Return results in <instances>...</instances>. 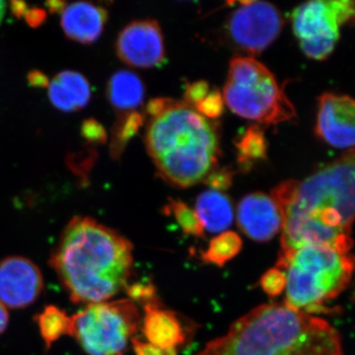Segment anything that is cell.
<instances>
[{
	"label": "cell",
	"instance_id": "obj_33",
	"mask_svg": "<svg viewBox=\"0 0 355 355\" xmlns=\"http://www.w3.org/2000/svg\"><path fill=\"white\" fill-rule=\"evenodd\" d=\"M6 3L4 1H0V23L3 19L4 13H6Z\"/></svg>",
	"mask_w": 355,
	"mask_h": 355
},
{
	"label": "cell",
	"instance_id": "obj_26",
	"mask_svg": "<svg viewBox=\"0 0 355 355\" xmlns=\"http://www.w3.org/2000/svg\"><path fill=\"white\" fill-rule=\"evenodd\" d=\"M233 175L234 173L229 168H221V169L216 168L209 176L205 178L203 183L210 187L211 188L210 190L217 191L228 190L232 186Z\"/></svg>",
	"mask_w": 355,
	"mask_h": 355
},
{
	"label": "cell",
	"instance_id": "obj_7",
	"mask_svg": "<svg viewBox=\"0 0 355 355\" xmlns=\"http://www.w3.org/2000/svg\"><path fill=\"white\" fill-rule=\"evenodd\" d=\"M139 323V311L130 299L106 301L69 316L67 336L89 355H121Z\"/></svg>",
	"mask_w": 355,
	"mask_h": 355
},
{
	"label": "cell",
	"instance_id": "obj_31",
	"mask_svg": "<svg viewBox=\"0 0 355 355\" xmlns=\"http://www.w3.org/2000/svg\"><path fill=\"white\" fill-rule=\"evenodd\" d=\"M9 315L7 312L6 307L0 302V335L6 330L8 326Z\"/></svg>",
	"mask_w": 355,
	"mask_h": 355
},
{
	"label": "cell",
	"instance_id": "obj_5",
	"mask_svg": "<svg viewBox=\"0 0 355 355\" xmlns=\"http://www.w3.org/2000/svg\"><path fill=\"white\" fill-rule=\"evenodd\" d=\"M354 266L350 254L324 246H306L279 254L275 268L286 277L284 304L308 314L323 312L324 305L349 286Z\"/></svg>",
	"mask_w": 355,
	"mask_h": 355
},
{
	"label": "cell",
	"instance_id": "obj_3",
	"mask_svg": "<svg viewBox=\"0 0 355 355\" xmlns=\"http://www.w3.org/2000/svg\"><path fill=\"white\" fill-rule=\"evenodd\" d=\"M338 331L322 318L270 303L250 311L196 355H342Z\"/></svg>",
	"mask_w": 355,
	"mask_h": 355
},
{
	"label": "cell",
	"instance_id": "obj_27",
	"mask_svg": "<svg viewBox=\"0 0 355 355\" xmlns=\"http://www.w3.org/2000/svg\"><path fill=\"white\" fill-rule=\"evenodd\" d=\"M128 296L130 300L139 301L140 303H144V305L150 304V303L159 302L157 297H156L155 287L153 284H135L132 286L127 287Z\"/></svg>",
	"mask_w": 355,
	"mask_h": 355
},
{
	"label": "cell",
	"instance_id": "obj_23",
	"mask_svg": "<svg viewBox=\"0 0 355 355\" xmlns=\"http://www.w3.org/2000/svg\"><path fill=\"white\" fill-rule=\"evenodd\" d=\"M163 212L167 216H174L184 234L198 238H202L205 235V227L195 210L191 209L182 200L170 198L169 203L166 205Z\"/></svg>",
	"mask_w": 355,
	"mask_h": 355
},
{
	"label": "cell",
	"instance_id": "obj_25",
	"mask_svg": "<svg viewBox=\"0 0 355 355\" xmlns=\"http://www.w3.org/2000/svg\"><path fill=\"white\" fill-rule=\"evenodd\" d=\"M224 100L218 90L211 91L209 95L196 106V110L209 120H216L223 113Z\"/></svg>",
	"mask_w": 355,
	"mask_h": 355
},
{
	"label": "cell",
	"instance_id": "obj_10",
	"mask_svg": "<svg viewBox=\"0 0 355 355\" xmlns=\"http://www.w3.org/2000/svg\"><path fill=\"white\" fill-rule=\"evenodd\" d=\"M43 289L41 270L29 259L11 256L0 261V302L6 307H28L40 297Z\"/></svg>",
	"mask_w": 355,
	"mask_h": 355
},
{
	"label": "cell",
	"instance_id": "obj_28",
	"mask_svg": "<svg viewBox=\"0 0 355 355\" xmlns=\"http://www.w3.org/2000/svg\"><path fill=\"white\" fill-rule=\"evenodd\" d=\"M209 85L205 81L200 80L188 85L184 92V100L187 104L196 108L198 104L209 95Z\"/></svg>",
	"mask_w": 355,
	"mask_h": 355
},
{
	"label": "cell",
	"instance_id": "obj_17",
	"mask_svg": "<svg viewBox=\"0 0 355 355\" xmlns=\"http://www.w3.org/2000/svg\"><path fill=\"white\" fill-rule=\"evenodd\" d=\"M196 214L209 232L219 233L232 225L233 207L230 198L220 191H203L197 198Z\"/></svg>",
	"mask_w": 355,
	"mask_h": 355
},
{
	"label": "cell",
	"instance_id": "obj_15",
	"mask_svg": "<svg viewBox=\"0 0 355 355\" xmlns=\"http://www.w3.org/2000/svg\"><path fill=\"white\" fill-rule=\"evenodd\" d=\"M108 12L89 2H73L62 9V27L69 39L94 43L101 36Z\"/></svg>",
	"mask_w": 355,
	"mask_h": 355
},
{
	"label": "cell",
	"instance_id": "obj_13",
	"mask_svg": "<svg viewBox=\"0 0 355 355\" xmlns=\"http://www.w3.org/2000/svg\"><path fill=\"white\" fill-rule=\"evenodd\" d=\"M237 222L248 237L268 242L282 231V212L272 197L257 191L243 198L238 205Z\"/></svg>",
	"mask_w": 355,
	"mask_h": 355
},
{
	"label": "cell",
	"instance_id": "obj_32",
	"mask_svg": "<svg viewBox=\"0 0 355 355\" xmlns=\"http://www.w3.org/2000/svg\"><path fill=\"white\" fill-rule=\"evenodd\" d=\"M29 79L33 85L46 86L48 84V79L41 72H32L30 74Z\"/></svg>",
	"mask_w": 355,
	"mask_h": 355
},
{
	"label": "cell",
	"instance_id": "obj_4",
	"mask_svg": "<svg viewBox=\"0 0 355 355\" xmlns=\"http://www.w3.org/2000/svg\"><path fill=\"white\" fill-rule=\"evenodd\" d=\"M146 112V148L159 176L179 188L205 181L218 161L216 125L187 103L169 98L151 100Z\"/></svg>",
	"mask_w": 355,
	"mask_h": 355
},
{
	"label": "cell",
	"instance_id": "obj_12",
	"mask_svg": "<svg viewBox=\"0 0 355 355\" xmlns=\"http://www.w3.org/2000/svg\"><path fill=\"white\" fill-rule=\"evenodd\" d=\"M316 133L336 148H355V99L334 93L322 95L318 105Z\"/></svg>",
	"mask_w": 355,
	"mask_h": 355
},
{
	"label": "cell",
	"instance_id": "obj_30",
	"mask_svg": "<svg viewBox=\"0 0 355 355\" xmlns=\"http://www.w3.org/2000/svg\"><path fill=\"white\" fill-rule=\"evenodd\" d=\"M132 343L135 355H166L164 350L154 347L151 343L141 342L137 338H132Z\"/></svg>",
	"mask_w": 355,
	"mask_h": 355
},
{
	"label": "cell",
	"instance_id": "obj_8",
	"mask_svg": "<svg viewBox=\"0 0 355 355\" xmlns=\"http://www.w3.org/2000/svg\"><path fill=\"white\" fill-rule=\"evenodd\" d=\"M355 24L354 0H317L299 6L292 12V27L308 58L324 60L330 57L345 25Z\"/></svg>",
	"mask_w": 355,
	"mask_h": 355
},
{
	"label": "cell",
	"instance_id": "obj_1",
	"mask_svg": "<svg viewBox=\"0 0 355 355\" xmlns=\"http://www.w3.org/2000/svg\"><path fill=\"white\" fill-rule=\"evenodd\" d=\"M272 195L282 216L279 254L306 246L349 254L354 246L355 148L302 181L284 182Z\"/></svg>",
	"mask_w": 355,
	"mask_h": 355
},
{
	"label": "cell",
	"instance_id": "obj_2",
	"mask_svg": "<svg viewBox=\"0 0 355 355\" xmlns=\"http://www.w3.org/2000/svg\"><path fill=\"white\" fill-rule=\"evenodd\" d=\"M133 246L90 217H74L50 257V266L76 304L106 302L130 286Z\"/></svg>",
	"mask_w": 355,
	"mask_h": 355
},
{
	"label": "cell",
	"instance_id": "obj_18",
	"mask_svg": "<svg viewBox=\"0 0 355 355\" xmlns=\"http://www.w3.org/2000/svg\"><path fill=\"white\" fill-rule=\"evenodd\" d=\"M108 97L112 106L118 111L125 114L135 112L144 103V83L133 72L121 70L110 79Z\"/></svg>",
	"mask_w": 355,
	"mask_h": 355
},
{
	"label": "cell",
	"instance_id": "obj_19",
	"mask_svg": "<svg viewBox=\"0 0 355 355\" xmlns=\"http://www.w3.org/2000/svg\"><path fill=\"white\" fill-rule=\"evenodd\" d=\"M238 153V163L246 170L251 168L257 161L266 158L268 144L263 130L258 125H252L245 130L236 142Z\"/></svg>",
	"mask_w": 355,
	"mask_h": 355
},
{
	"label": "cell",
	"instance_id": "obj_16",
	"mask_svg": "<svg viewBox=\"0 0 355 355\" xmlns=\"http://www.w3.org/2000/svg\"><path fill=\"white\" fill-rule=\"evenodd\" d=\"M49 97L60 111L73 112L88 104L91 89L85 77L76 71L60 72L49 84Z\"/></svg>",
	"mask_w": 355,
	"mask_h": 355
},
{
	"label": "cell",
	"instance_id": "obj_22",
	"mask_svg": "<svg viewBox=\"0 0 355 355\" xmlns=\"http://www.w3.org/2000/svg\"><path fill=\"white\" fill-rule=\"evenodd\" d=\"M144 121V116L139 112L135 111L123 114L119 118L113 130L112 139V154L114 157H120L128 140L139 132Z\"/></svg>",
	"mask_w": 355,
	"mask_h": 355
},
{
	"label": "cell",
	"instance_id": "obj_14",
	"mask_svg": "<svg viewBox=\"0 0 355 355\" xmlns=\"http://www.w3.org/2000/svg\"><path fill=\"white\" fill-rule=\"evenodd\" d=\"M144 336L149 343L164 350L166 355H178V347L186 342V331L174 311L166 309L160 302L144 305Z\"/></svg>",
	"mask_w": 355,
	"mask_h": 355
},
{
	"label": "cell",
	"instance_id": "obj_11",
	"mask_svg": "<svg viewBox=\"0 0 355 355\" xmlns=\"http://www.w3.org/2000/svg\"><path fill=\"white\" fill-rule=\"evenodd\" d=\"M116 51L130 67L150 69L163 64L165 46L160 26L154 20L130 23L119 35Z\"/></svg>",
	"mask_w": 355,
	"mask_h": 355
},
{
	"label": "cell",
	"instance_id": "obj_6",
	"mask_svg": "<svg viewBox=\"0 0 355 355\" xmlns=\"http://www.w3.org/2000/svg\"><path fill=\"white\" fill-rule=\"evenodd\" d=\"M222 97L233 113L257 123L277 125L296 116L272 72L253 58L231 60Z\"/></svg>",
	"mask_w": 355,
	"mask_h": 355
},
{
	"label": "cell",
	"instance_id": "obj_24",
	"mask_svg": "<svg viewBox=\"0 0 355 355\" xmlns=\"http://www.w3.org/2000/svg\"><path fill=\"white\" fill-rule=\"evenodd\" d=\"M260 284L261 289L270 297H277L286 289V272L277 268H270L261 275Z\"/></svg>",
	"mask_w": 355,
	"mask_h": 355
},
{
	"label": "cell",
	"instance_id": "obj_9",
	"mask_svg": "<svg viewBox=\"0 0 355 355\" xmlns=\"http://www.w3.org/2000/svg\"><path fill=\"white\" fill-rule=\"evenodd\" d=\"M279 9L266 1H243L229 16L226 32L231 43L250 55H258L282 32Z\"/></svg>",
	"mask_w": 355,
	"mask_h": 355
},
{
	"label": "cell",
	"instance_id": "obj_29",
	"mask_svg": "<svg viewBox=\"0 0 355 355\" xmlns=\"http://www.w3.org/2000/svg\"><path fill=\"white\" fill-rule=\"evenodd\" d=\"M83 133L84 137L90 141L105 142L107 139L106 130L96 121H85L83 128Z\"/></svg>",
	"mask_w": 355,
	"mask_h": 355
},
{
	"label": "cell",
	"instance_id": "obj_21",
	"mask_svg": "<svg viewBox=\"0 0 355 355\" xmlns=\"http://www.w3.org/2000/svg\"><path fill=\"white\" fill-rule=\"evenodd\" d=\"M36 321L46 349H50L55 340L67 335L69 331V315L55 306L44 308L43 312L36 317Z\"/></svg>",
	"mask_w": 355,
	"mask_h": 355
},
{
	"label": "cell",
	"instance_id": "obj_20",
	"mask_svg": "<svg viewBox=\"0 0 355 355\" xmlns=\"http://www.w3.org/2000/svg\"><path fill=\"white\" fill-rule=\"evenodd\" d=\"M243 242L240 236L233 231H226L210 240L209 248L202 252V260L205 263L221 268L240 253Z\"/></svg>",
	"mask_w": 355,
	"mask_h": 355
}]
</instances>
